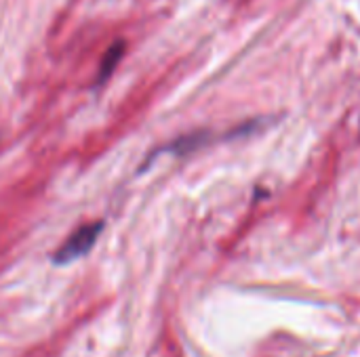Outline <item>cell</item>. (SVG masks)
Returning <instances> with one entry per match:
<instances>
[{
	"label": "cell",
	"instance_id": "7a4b0ae2",
	"mask_svg": "<svg viewBox=\"0 0 360 357\" xmlns=\"http://www.w3.org/2000/svg\"><path fill=\"white\" fill-rule=\"evenodd\" d=\"M120 57H122V44H114V46L105 53V57H103V61H101V65H99V80H101V82L114 72V67L118 65Z\"/></svg>",
	"mask_w": 360,
	"mask_h": 357
},
{
	"label": "cell",
	"instance_id": "6da1fadb",
	"mask_svg": "<svg viewBox=\"0 0 360 357\" xmlns=\"http://www.w3.org/2000/svg\"><path fill=\"white\" fill-rule=\"evenodd\" d=\"M101 229H103V223H99V221H97V223H86V225L78 227V229L59 246V250L55 252L53 261H55L57 265H68V263H74L76 259L84 257V255L95 246V242H97Z\"/></svg>",
	"mask_w": 360,
	"mask_h": 357
}]
</instances>
